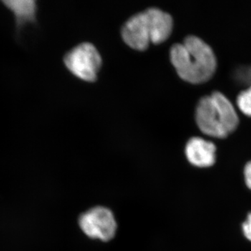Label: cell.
Segmentation results:
<instances>
[{
    "mask_svg": "<svg viewBox=\"0 0 251 251\" xmlns=\"http://www.w3.org/2000/svg\"><path fill=\"white\" fill-rule=\"evenodd\" d=\"M171 60L178 75L191 83L209 80L216 69V58L209 44L196 36H188L171 49Z\"/></svg>",
    "mask_w": 251,
    "mask_h": 251,
    "instance_id": "6da1fadb",
    "label": "cell"
},
{
    "mask_svg": "<svg viewBox=\"0 0 251 251\" xmlns=\"http://www.w3.org/2000/svg\"><path fill=\"white\" fill-rule=\"evenodd\" d=\"M173 27L171 15L151 8L128 19L122 28V36L131 49L143 51L150 43L158 44L168 39Z\"/></svg>",
    "mask_w": 251,
    "mask_h": 251,
    "instance_id": "7a4b0ae2",
    "label": "cell"
},
{
    "mask_svg": "<svg viewBox=\"0 0 251 251\" xmlns=\"http://www.w3.org/2000/svg\"><path fill=\"white\" fill-rule=\"evenodd\" d=\"M196 119L203 133L216 138L227 136L239 124L233 105L219 91L200 99L196 107Z\"/></svg>",
    "mask_w": 251,
    "mask_h": 251,
    "instance_id": "3957f363",
    "label": "cell"
},
{
    "mask_svg": "<svg viewBox=\"0 0 251 251\" xmlns=\"http://www.w3.org/2000/svg\"><path fill=\"white\" fill-rule=\"evenodd\" d=\"M64 61L73 74L87 82L96 80L102 62L98 50L90 43L74 48L66 54Z\"/></svg>",
    "mask_w": 251,
    "mask_h": 251,
    "instance_id": "277c9868",
    "label": "cell"
},
{
    "mask_svg": "<svg viewBox=\"0 0 251 251\" xmlns=\"http://www.w3.org/2000/svg\"><path fill=\"white\" fill-rule=\"evenodd\" d=\"M82 232L92 239L108 242L115 237L117 222L108 208L95 206L81 214L78 220Z\"/></svg>",
    "mask_w": 251,
    "mask_h": 251,
    "instance_id": "5b68a950",
    "label": "cell"
},
{
    "mask_svg": "<svg viewBox=\"0 0 251 251\" xmlns=\"http://www.w3.org/2000/svg\"><path fill=\"white\" fill-rule=\"evenodd\" d=\"M185 153L188 161L195 166L206 168L215 163V145L200 137H193L188 140Z\"/></svg>",
    "mask_w": 251,
    "mask_h": 251,
    "instance_id": "8992f818",
    "label": "cell"
},
{
    "mask_svg": "<svg viewBox=\"0 0 251 251\" xmlns=\"http://www.w3.org/2000/svg\"><path fill=\"white\" fill-rule=\"evenodd\" d=\"M3 3L14 13L18 26L35 19L36 6L34 0H5Z\"/></svg>",
    "mask_w": 251,
    "mask_h": 251,
    "instance_id": "52a82bcc",
    "label": "cell"
},
{
    "mask_svg": "<svg viewBox=\"0 0 251 251\" xmlns=\"http://www.w3.org/2000/svg\"><path fill=\"white\" fill-rule=\"evenodd\" d=\"M238 106L246 115L251 116V85L238 95Z\"/></svg>",
    "mask_w": 251,
    "mask_h": 251,
    "instance_id": "ba28073f",
    "label": "cell"
},
{
    "mask_svg": "<svg viewBox=\"0 0 251 251\" xmlns=\"http://www.w3.org/2000/svg\"><path fill=\"white\" fill-rule=\"evenodd\" d=\"M235 77L243 83L251 85V65L244 66L238 68L235 72Z\"/></svg>",
    "mask_w": 251,
    "mask_h": 251,
    "instance_id": "9c48e42d",
    "label": "cell"
},
{
    "mask_svg": "<svg viewBox=\"0 0 251 251\" xmlns=\"http://www.w3.org/2000/svg\"><path fill=\"white\" fill-rule=\"evenodd\" d=\"M243 232L249 240L251 241V213L247 216V220L242 225Z\"/></svg>",
    "mask_w": 251,
    "mask_h": 251,
    "instance_id": "30bf717a",
    "label": "cell"
},
{
    "mask_svg": "<svg viewBox=\"0 0 251 251\" xmlns=\"http://www.w3.org/2000/svg\"><path fill=\"white\" fill-rule=\"evenodd\" d=\"M244 176H245V181L248 187L251 189V161H249L246 165L244 168Z\"/></svg>",
    "mask_w": 251,
    "mask_h": 251,
    "instance_id": "8fae6325",
    "label": "cell"
}]
</instances>
